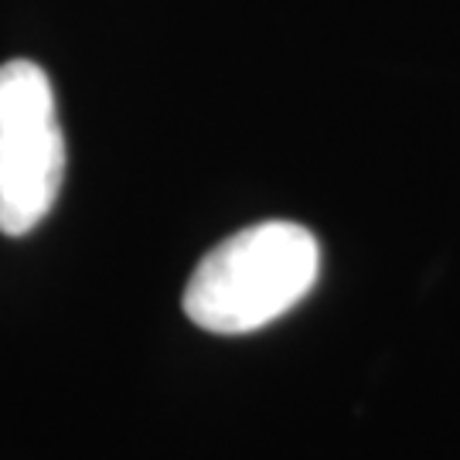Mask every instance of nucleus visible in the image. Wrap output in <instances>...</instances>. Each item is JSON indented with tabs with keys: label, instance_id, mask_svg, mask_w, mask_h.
<instances>
[{
	"label": "nucleus",
	"instance_id": "f257e3e1",
	"mask_svg": "<svg viewBox=\"0 0 460 460\" xmlns=\"http://www.w3.org/2000/svg\"><path fill=\"white\" fill-rule=\"evenodd\" d=\"M321 249L296 222H260L229 235L195 266L184 314L212 334H249L294 311L314 290Z\"/></svg>",
	"mask_w": 460,
	"mask_h": 460
},
{
	"label": "nucleus",
	"instance_id": "f03ea898",
	"mask_svg": "<svg viewBox=\"0 0 460 460\" xmlns=\"http://www.w3.org/2000/svg\"><path fill=\"white\" fill-rule=\"evenodd\" d=\"M66 181V137L51 79L14 58L0 66V232L28 235L51 212Z\"/></svg>",
	"mask_w": 460,
	"mask_h": 460
}]
</instances>
